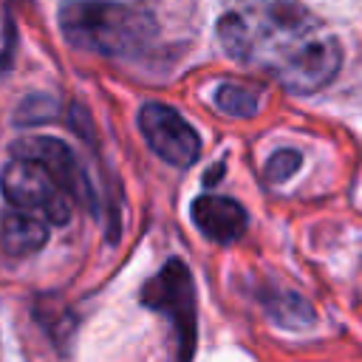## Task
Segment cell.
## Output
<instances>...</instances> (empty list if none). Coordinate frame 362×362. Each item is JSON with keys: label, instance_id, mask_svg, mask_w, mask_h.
<instances>
[{"label": "cell", "instance_id": "6da1fadb", "mask_svg": "<svg viewBox=\"0 0 362 362\" xmlns=\"http://www.w3.org/2000/svg\"><path fill=\"white\" fill-rule=\"evenodd\" d=\"M218 40L235 62L291 93L325 88L342 65L337 37L294 0H246L232 6L218 20Z\"/></svg>", "mask_w": 362, "mask_h": 362}, {"label": "cell", "instance_id": "9c48e42d", "mask_svg": "<svg viewBox=\"0 0 362 362\" xmlns=\"http://www.w3.org/2000/svg\"><path fill=\"white\" fill-rule=\"evenodd\" d=\"M297 167H300V153L297 150H277L266 164V178L272 184H283L288 175H294Z\"/></svg>", "mask_w": 362, "mask_h": 362}, {"label": "cell", "instance_id": "52a82bcc", "mask_svg": "<svg viewBox=\"0 0 362 362\" xmlns=\"http://www.w3.org/2000/svg\"><path fill=\"white\" fill-rule=\"evenodd\" d=\"M48 240V223L37 215L20 212V209H3L0 212V252L6 257H28L40 252Z\"/></svg>", "mask_w": 362, "mask_h": 362}, {"label": "cell", "instance_id": "277c9868", "mask_svg": "<svg viewBox=\"0 0 362 362\" xmlns=\"http://www.w3.org/2000/svg\"><path fill=\"white\" fill-rule=\"evenodd\" d=\"M141 303L170 320L178 339V356L187 362L195 345V288L189 269L178 257L167 260L141 288Z\"/></svg>", "mask_w": 362, "mask_h": 362}, {"label": "cell", "instance_id": "ba28073f", "mask_svg": "<svg viewBox=\"0 0 362 362\" xmlns=\"http://www.w3.org/2000/svg\"><path fill=\"white\" fill-rule=\"evenodd\" d=\"M215 105H218L223 113H229V116L246 119V116H255V113H257V93L249 90V85L223 82V85L215 90Z\"/></svg>", "mask_w": 362, "mask_h": 362}, {"label": "cell", "instance_id": "7a4b0ae2", "mask_svg": "<svg viewBox=\"0 0 362 362\" xmlns=\"http://www.w3.org/2000/svg\"><path fill=\"white\" fill-rule=\"evenodd\" d=\"M0 192L11 209L37 215L48 226L68 223L76 204H90V184L79 158L54 136L11 144V156L0 170Z\"/></svg>", "mask_w": 362, "mask_h": 362}, {"label": "cell", "instance_id": "8992f818", "mask_svg": "<svg viewBox=\"0 0 362 362\" xmlns=\"http://www.w3.org/2000/svg\"><path fill=\"white\" fill-rule=\"evenodd\" d=\"M192 221L204 232V238L215 243H235L249 226V218L238 201L209 192L192 201Z\"/></svg>", "mask_w": 362, "mask_h": 362}, {"label": "cell", "instance_id": "5b68a950", "mask_svg": "<svg viewBox=\"0 0 362 362\" xmlns=\"http://www.w3.org/2000/svg\"><path fill=\"white\" fill-rule=\"evenodd\" d=\"M139 127L144 141L153 147L158 158H164L173 167H189L201 153V139L192 130V124L161 102H147L139 110Z\"/></svg>", "mask_w": 362, "mask_h": 362}, {"label": "cell", "instance_id": "3957f363", "mask_svg": "<svg viewBox=\"0 0 362 362\" xmlns=\"http://www.w3.org/2000/svg\"><path fill=\"white\" fill-rule=\"evenodd\" d=\"M65 40L110 59H141L158 45V17L141 3L122 0H65L59 6Z\"/></svg>", "mask_w": 362, "mask_h": 362}]
</instances>
